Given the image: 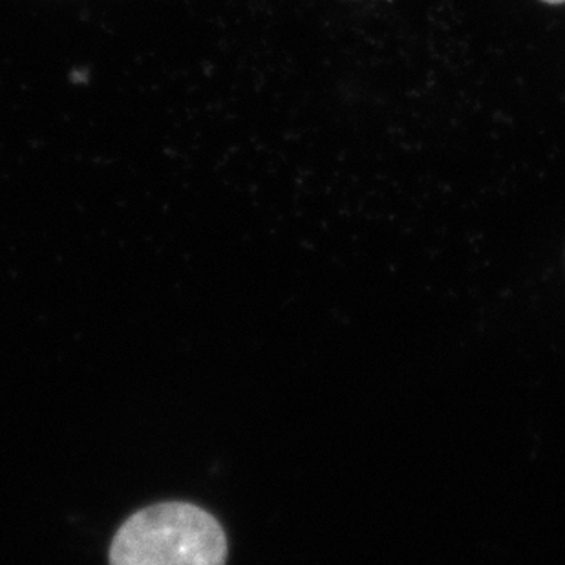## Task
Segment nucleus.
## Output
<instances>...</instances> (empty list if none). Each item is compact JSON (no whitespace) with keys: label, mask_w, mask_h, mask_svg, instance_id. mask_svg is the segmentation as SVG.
Wrapping results in <instances>:
<instances>
[{"label":"nucleus","mask_w":565,"mask_h":565,"mask_svg":"<svg viewBox=\"0 0 565 565\" xmlns=\"http://www.w3.org/2000/svg\"><path fill=\"white\" fill-rule=\"evenodd\" d=\"M547 4H564L565 0H544Z\"/></svg>","instance_id":"nucleus-2"},{"label":"nucleus","mask_w":565,"mask_h":565,"mask_svg":"<svg viewBox=\"0 0 565 565\" xmlns=\"http://www.w3.org/2000/svg\"><path fill=\"white\" fill-rule=\"evenodd\" d=\"M227 539L211 512L191 503L147 507L114 536L110 565H225Z\"/></svg>","instance_id":"nucleus-1"}]
</instances>
